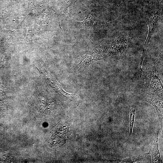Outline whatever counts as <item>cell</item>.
<instances>
[{"label":"cell","mask_w":163,"mask_h":163,"mask_svg":"<svg viewBox=\"0 0 163 163\" xmlns=\"http://www.w3.org/2000/svg\"><path fill=\"white\" fill-rule=\"evenodd\" d=\"M159 11H156L150 18L149 21V32L147 38L145 41L143 51L145 52L146 49L148 46L150 40L157 25V23L159 18Z\"/></svg>","instance_id":"3"},{"label":"cell","mask_w":163,"mask_h":163,"mask_svg":"<svg viewBox=\"0 0 163 163\" xmlns=\"http://www.w3.org/2000/svg\"><path fill=\"white\" fill-rule=\"evenodd\" d=\"M148 154H149L148 153L142 155L131 157L126 159L113 160V161L117 163H133L143 159Z\"/></svg>","instance_id":"4"},{"label":"cell","mask_w":163,"mask_h":163,"mask_svg":"<svg viewBox=\"0 0 163 163\" xmlns=\"http://www.w3.org/2000/svg\"><path fill=\"white\" fill-rule=\"evenodd\" d=\"M148 72L145 76V89L151 92H159L162 93V85L155 71H150Z\"/></svg>","instance_id":"1"},{"label":"cell","mask_w":163,"mask_h":163,"mask_svg":"<svg viewBox=\"0 0 163 163\" xmlns=\"http://www.w3.org/2000/svg\"><path fill=\"white\" fill-rule=\"evenodd\" d=\"M159 130H157L155 134V139L151 146L149 149V154H150L152 157V161L153 163L163 162L161 158L158 149V133Z\"/></svg>","instance_id":"2"},{"label":"cell","mask_w":163,"mask_h":163,"mask_svg":"<svg viewBox=\"0 0 163 163\" xmlns=\"http://www.w3.org/2000/svg\"><path fill=\"white\" fill-rule=\"evenodd\" d=\"M109 2L115 3L117 5L119 6L122 5L128 0H106Z\"/></svg>","instance_id":"6"},{"label":"cell","mask_w":163,"mask_h":163,"mask_svg":"<svg viewBox=\"0 0 163 163\" xmlns=\"http://www.w3.org/2000/svg\"><path fill=\"white\" fill-rule=\"evenodd\" d=\"M135 109L131 108L130 110L129 118V128L130 134L131 135L132 133V130L134 122Z\"/></svg>","instance_id":"5"}]
</instances>
